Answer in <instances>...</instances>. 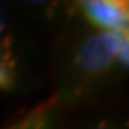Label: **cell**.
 <instances>
[{"mask_svg":"<svg viewBox=\"0 0 129 129\" xmlns=\"http://www.w3.org/2000/svg\"><path fill=\"white\" fill-rule=\"evenodd\" d=\"M56 102H57V97L47 99L45 102L38 104L34 109H30L27 115H23L7 129H52L54 127L52 108L56 106Z\"/></svg>","mask_w":129,"mask_h":129,"instance_id":"3","label":"cell"},{"mask_svg":"<svg viewBox=\"0 0 129 129\" xmlns=\"http://www.w3.org/2000/svg\"><path fill=\"white\" fill-rule=\"evenodd\" d=\"M16 86V61L0 57V90L9 91Z\"/></svg>","mask_w":129,"mask_h":129,"instance_id":"5","label":"cell"},{"mask_svg":"<svg viewBox=\"0 0 129 129\" xmlns=\"http://www.w3.org/2000/svg\"><path fill=\"white\" fill-rule=\"evenodd\" d=\"M0 57L14 61V52H13V36L9 32V23L7 18L0 7Z\"/></svg>","mask_w":129,"mask_h":129,"instance_id":"4","label":"cell"},{"mask_svg":"<svg viewBox=\"0 0 129 129\" xmlns=\"http://www.w3.org/2000/svg\"><path fill=\"white\" fill-rule=\"evenodd\" d=\"M93 129H117V125L113 122H109V120H102L101 124H97Z\"/></svg>","mask_w":129,"mask_h":129,"instance_id":"6","label":"cell"},{"mask_svg":"<svg viewBox=\"0 0 129 129\" xmlns=\"http://www.w3.org/2000/svg\"><path fill=\"white\" fill-rule=\"evenodd\" d=\"M118 34L95 30L81 40L70 56L64 72L63 95L81 99L88 95L118 68Z\"/></svg>","mask_w":129,"mask_h":129,"instance_id":"1","label":"cell"},{"mask_svg":"<svg viewBox=\"0 0 129 129\" xmlns=\"http://www.w3.org/2000/svg\"><path fill=\"white\" fill-rule=\"evenodd\" d=\"M75 9L97 30L129 32V0H83Z\"/></svg>","mask_w":129,"mask_h":129,"instance_id":"2","label":"cell"}]
</instances>
